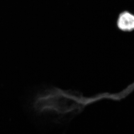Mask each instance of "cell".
<instances>
[{
  "mask_svg": "<svg viewBox=\"0 0 134 134\" xmlns=\"http://www.w3.org/2000/svg\"><path fill=\"white\" fill-rule=\"evenodd\" d=\"M109 98L107 92L86 96L77 91L50 86L36 96L33 107L39 114L50 115L57 127H65L89 106Z\"/></svg>",
  "mask_w": 134,
  "mask_h": 134,
  "instance_id": "6da1fadb",
  "label": "cell"
},
{
  "mask_svg": "<svg viewBox=\"0 0 134 134\" xmlns=\"http://www.w3.org/2000/svg\"><path fill=\"white\" fill-rule=\"evenodd\" d=\"M118 28L124 31H130L134 29V16L129 12H122L117 20Z\"/></svg>",
  "mask_w": 134,
  "mask_h": 134,
  "instance_id": "7a4b0ae2",
  "label": "cell"
}]
</instances>
